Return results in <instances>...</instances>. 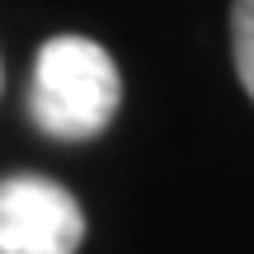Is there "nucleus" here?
Here are the masks:
<instances>
[{"instance_id":"3","label":"nucleus","mask_w":254,"mask_h":254,"mask_svg":"<svg viewBox=\"0 0 254 254\" xmlns=\"http://www.w3.org/2000/svg\"><path fill=\"white\" fill-rule=\"evenodd\" d=\"M231 47H236V71L240 85L254 99V0H236L231 5Z\"/></svg>"},{"instance_id":"1","label":"nucleus","mask_w":254,"mask_h":254,"mask_svg":"<svg viewBox=\"0 0 254 254\" xmlns=\"http://www.w3.org/2000/svg\"><path fill=\"white\" fill-rule=\"evenodd\" d=\"M123 75L113 57L90 38H47L33 62L28 118L57 141H90L118 118Z\"/></svg>"},{"instance_id":"2","label":"nucleus","mask_w":254,"mask_h":254,"mask_svg":"<svg viewBox=\"0 0 254 254\" xmlns=\"http://www.w3.org/2000/svg\"><path fill=\"white\" fill-rule=\"evenodd\" d=\"M85 212L62 184L43 174L0 179V254H75Z\"/></svg>"}]
</instances>
